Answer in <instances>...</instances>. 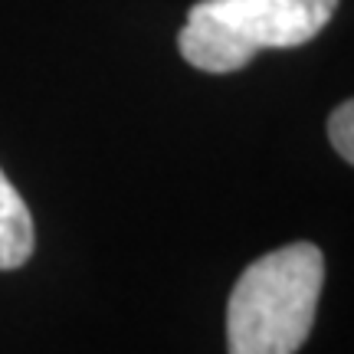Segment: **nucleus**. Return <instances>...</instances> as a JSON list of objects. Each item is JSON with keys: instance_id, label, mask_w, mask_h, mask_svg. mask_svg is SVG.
Segmentation results:
<instances>
[{"instance_id": "nucleus-1", "label": "nucleus", "mask_w": 354, "mask_h": 354, "mask_svg": "<svg viewBox=\"0 0 354 354\" xmlns=\"http://www.w3.org/2000/svg\"><path fill=\"white\" fill-rule=\"evenodd\" d=\"M325 256L289 243L243 269L227 302L230 354H295L315 325Z\"/></svg>"}, {"instance_id": "nucleus-2", "label": "nucleus", "mask_w": 354, "mask_h": 354, "mask_svg": "<svg viewBox=\"0 0 354 354\" xmlns=\"http://www.w3.org/2000/svg\"><path fill=\"white\" fill-rule=\"evenodd\" d=\"M335 10L338 0H197L177 46L194 69L227 76L263 50L312 43Z\"/></svg>"}, {"instance_id": "nucleus-3", "label": "nucleus", "mask_w": 354, "mask_h": 354, "mask_svg": "<svg viewBox=\"0 0 354 354\" xmlns=\"http://www.w3.org/2000/svg\"><path fill=\"white\" fill-rule=\"evenodd\" d=\"M33 246H37V230L30 207L0 171V272L20 269L33 256Z\"/></svg>"}, {"instance_id": "nucleus-4", "label": "nucleus", "mask_w": 354, "mask_h": 354, "mask_svg": "<svg viewBox=\"0 0 354 354\" xmlns=\"http://www.w3.org/2000/svg\"><path fill=\"white\" fill-rule=\"evenodd\" d=\"M328 138H331V148L351 165L354 161V105L351 102H342V105L331 112Z\"/></svg>"}]
</instances>
